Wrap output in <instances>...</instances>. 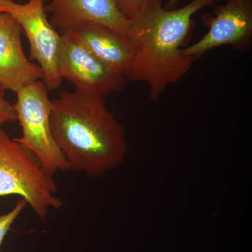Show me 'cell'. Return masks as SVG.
<instances>
[{"label": "cell", "mask_w": 252, "mask_h": 252, "mask_svg": "<svg viewBox=\"0 0 252 252\" xmlns=\"http://www.w3.org/2000/svg\"><path fill=\"white\" fill-rule=\"evenodd\" d=\"M26 205V202L22 198L20 199L11 211L4 215H0V247L4 241L5 237L11 230L13 223L21 215Z\"/></svg>", "instance_id": "8fae6325"}, {"label": "cell", "mask_w": 252, "mask_h": 252, "mask_svg": "<svg viewBox=\"0 0 252 252\" xmlns=\"http://www.w3.org/2000/svg\"><path fill=\"white\" fill-rule=\"evenodd\" d=\"M62 36L60 75L72 83L76 91L104 97L124 89L125 76L97 59L72 33Z\"/></svg>", "instance_id": "8992f818"}, {"label": "cell", "mask_w": 252, "mask_h": 252, "mask_svg": "<svg viewBox=\"0 0 252 252\" xmlns=\"http://www.w3.org/2000/svg\"><path fill=\"white\" fill-rule=\"evenodd\" d=\"M43 81H35L16 93L14 104L22 130L15 138L31 151L52 175L70 170L53 136L50 124L51 99Z\"/></svg>", "instance_id": "277c9868"}, {"label": "cell", "mask_w": 252, "mask_h": 252, "mask_svg": "<svg viewBox=\"0 0 252 252\" xmlns=\"http://www.w3.org/2000/svg\"><path fill=\"white\" fill-rule=\"evenodd\" d=\"M21 32L11 15L0 12V86L4 91L16 94L44 78L41 68L25 54Z\"/></svg>", "instance_id": "9c48e42d"}, {"label": "cell", "mask_w": 252, "mask_h": 252, "mask_svg": "<svg viewBox=\"0 0 252 252\" xmlns=\"http://www.w3.org/2000/svg\"><path fill=\"white\" fill-rule=\"evenodd\" d=\"M217 1L192 0L180 9H167L162 0H148L130 20L135 53L126 78L145 82L151 100H157L190 70L196 60L184 53L182 44L191 29L192 16Z\"/></svg>", "instance_id": "7a4b0ae2"}, {"label": "cell", "mask_w": 252, "mask_h": 252, "mask_svg": "<svg viewBox=\"0 0 252 252\" xmlns=\"http://www.w3.org/2000/svg\"><path fill=\"white\" fill-rule=\"evenodd\" d=\"M213 16L204 14L202 19L208 26L203 37L183 49L187 56L198 60L215 48L230 46L245 51L252 42V0H225L215 4Z\"/></svg>", "instance_id": "52a82bcc"}, {"label": "cell", "mask_w": 252, "mask_h": 252, "mask_svg": "<svg viewBox=\"0 0 252 252\" xmlns=\"http://www.w3.org/2000/svg\"><path fill=\"white\" fill-rule=\"evenodd\" d=\"M179 0H167V6L169 8L175 7L176 5L178 3Z\"/></svg>", "instance_id": "5bb4252c"}, {"label": "cell", "mask_w": 252, "mask_h": 252, "mask_svg": "<svg viewBox=\"0 0 252 252\" xmlns=\"http://www.w3.org/2000/svg\"><path fill=\"white\" fill-rule=\"evenodd\" d=\"M58 190L54 175L38 158L0 127V197H21L36 216L44 220L50 210L63 206Z\"/></svg>", "instance_id": "3957f363"}, {"label": "cell", "mask_w": 252, "mask_h": 252, "mask_svg": "<svg viewBox=\"0 0 252 252\" xmlns=\"http://www.w3.org/2000/svg\"><path fill=\"white\" fill-rule=\"evenodd\" d=\"M121 14L127 18L132 19L143 9L148 0H114Z\"/></svg>", "instance_id": "7c38bea8"}, {"label": "cell", "mask_w": 252, "mask_h": 252, "mask_svg": "<svg viewBox=\"0 0 252 252\" xmlns=\"http://www.w3.org/2000/svg\"><path fill=\"white\" fill-rule=\"evenodd\" d=\"M50 124L70 170L98 178L125 160V130L104 97L76 91L62 92L51 99Z\"/></svg>", "instance_id": "6da1fadb"}, {"label": "cell", "mask_w": 252, "mask_h": 252, "mask_svg": "<svg viewBox=\"0 0 252 252\" xmlns=\"http://www.w3.org/2000/svg\"><path fill=\"white\" fill-rule=\"evenodd\" d=\"M11 1H15V0H11Z\"/></svg>", "instance_id": "9a60e30c"}, {"label": "cell", "mask_w": 252, "mask_h": 252, "mask_svg": "<svg viewBox=\"0 0 252 252\" xmlns=\"http://www.w3.org/2000/svg\"><path fill=\"white\" fill-rule=\"evenodd\" d=\"M69 32L97 59L126 77L135 56V44L132 39L91 21L81 23Z\"/></svg>", "instance_id": "30bf717a"}, {"label": "cell", "mask_w": 252, "mask_h": 252, "mask_svg": "<svg viewBox=\"0 0 252 252\" xmlns=\"http://www.w3.org/2000/svg\"><path fill=\"white\" fill-rule=\"evenodd\" d=\"M46 11L60 34L71 32L84 21L107 26L132 39V24L117 9L114 0H47Z\"/></svg>", "instance_id": "ba28073f"}, {"label": "cell", "mask_w": 252, "mask_h": 252, "mask_svg": "<svg viewBox=\"0 0 252 252\" xmlns=\"http://www.w3.org/2000/svg\"><path fill=\"white\" fill-rule=\"evenodd\" d=\"M45 1L29 0L26 4H18L0 0V12L11 15L24 31L31 46V59L35 60L42 69L43 82L48 91H54L62 84L59 64L63 36L47 17Z\"/></svg>", "instance_id": "5b68a950"}, {"label": "cell", "mask_w": 252, "mask_h": 252, "mask_svg": "<svg viewBox=\"0 0 252 252\" xmlns=\"http://www.w3.org/2000/svg\"><path fill=\"white\" fill-rule=\"evenodd\" d=\"M5 91L0 86V127L6 123L17 121L14 104L5 98Z\"/></svg>", "instance_id": "4fadbf2b"}]
</instances>
